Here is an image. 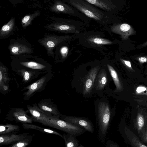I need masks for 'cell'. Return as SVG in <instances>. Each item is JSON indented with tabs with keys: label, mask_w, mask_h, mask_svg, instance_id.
Segmentation results:
<instances>
[{
	"label": "cell",
	"mask_w": 147,
	"mask_h": 147,
	"mask_svg": "<svg viewBox=\"0 0 147 147\" xmlns=\"http://www.w3.org/2000/svg\"><path fill=\"white\" fill-rule=\"evenodd\" d=\"M90 4L94 5L110 13L114 7L113 2L111 0H85Z\"/></svg>",
	"instance_id": "obj_19"
},
{
	"label": "cell",
	"mask_w": 147,
	"mask_h": 147,
	"mask_svg": "<svg viewBox=\"0 0 147 147\" xmlns=\"http://www.w3.org/2000/svg\"><path fill=\"white\" fill-rule=\"evenodd\" d=\"M10 65L13 70L24 69L42 74L51 73V65L41 57L23 54L11 56Z\"/></svg>",
	"instance_id": "obj_1"
},
{
	"label": "cell",
	"mask_w": 147,
	"mask_h": 147,
	"mask_svg": "<svg viewBox=\"0 0 147 147\" xmlns=\"http://www.w3.org/2000/svg\"><path fill=\"white\" fill-rule=\"evenodd\" d=\"M29 133H24L21 134H10L0 135V146L12 145L24 138Z\"/></svg>",
	"instance_id": "obj_16"
},
{
	"label": "cell",
	"mask_w": 147,
	"mask_h": 147,
	"mask_svg": "<svg viewBox=\"0 0 147 147\" xmlns=\"http://www.w3.org/2000/svg\"><path fill=\"white\" fill-rule=\"evenodd\" d=\"M147 94V88L143 86H139L136 89V92L138 94H141L144 92Z\"/></svg>",
	"instance_id": "obj_34"
},
{
	"label": "cell",
	"mask_w": 147,
	"mask_h": 147,
	"mask_svg": "<svg viewBox=\"0 0 147 147\" xmlns=\"http://www.w3.org/2000/svg\"><path fill=\"white\" fill-rule=\"evenodd\" d=\"M140 141L147 145V127L138 136Z\"/></svg>",
	"instance_id": "obj_32"
},
{
	"label": "cell",
	"mask_w": 147,
	"mask_h": 147,
	"mask_svg": "<svg viewBox=\"0 0 147 147\" xmlns=\"http://www.w3.org/2000/svg\"><path fill=\"white\" fill-rule=\"evenodd\" d=\"M75 35L59 36L53 34H46L44 37L39 39L37 42L46 49L48 56L54 58V49L59 45L72 40Z\"/></svg>",
	"instance_id": "obj_6"
},
{
	"label": "cell",
	"mask_w": 147,
	"mask_h": 147,
	"mask_svg": "<svg viewBox=\"0 0 147 147\" xmlns=\"http://www.w3.org/2000/svg\"><path fill=\"white\" fill-rule=\"evenodd\" d=\"M78 147H85L81 144H80V145L78 146Z\"/></svg>",
	"instance_id": "obj_37"
},
{
	"label": "cell",
	"mask_w": 147,
	"mask_h": 147,
	"mask_svg": "<svg viewBox=\"0 0 147 147\" xmlns=\"http://www.w3.org/2000/svg\"><path fill=\"white\" fill-rule=\"evenodd\" d=\"M63 1L66 2L86 16L93 19L100 24L105 25L110 24V13L98 9L85 0H67Z\"/></svg>",
	"instance_id": "obj_2"
},
{
	"label": "cell",
	"mask_w": 147,
	"mask_h": 147,
	"mask_svg": "<svg viewBox=\"0 0 147 147\" xmlns=\"http://www.w3.org/2000/svg\"><path fill=\"white\" fill-rule=\"evenodd\" d=\"M39 108L46 114L60 118L61 114L57 106L50 99H43L37 104Z\"/></svg>",
	"instance_id": "obj_14"
},
{
	"label": "cell",
	"mask_w": 147,
	"mask_h": 147,
	"mask_svg": "<svg viewBox=\"0 0 147 147\" xmlns=\"http://www.w3.org/2000/svg\"><path fill=\"white\" fill-rule=\"evenodd\" d=\"M5 119L18 123L32 124L33 121L31 116H29L23 108L19 107L13 108L8 112Z\"/></svg>",
	"instance_id": "obj_11"
},
{
	"label": "cell",
	"mask_w": 147,
	"mask_h": 147,
	"mask_svg": "<svg viewBox=\"0 0 147 147\" xmlns=\"http://www.w3.org/2000/svg\"><path fill=\"white\" fill-rule=\"evenodd\" d=\"M139 61L141 63H144L147 62V57H140L138 59Z\"/></svg>",
	"instance_id": "obj_36"
},
{
	"label": "cell",
	"mask_w": 147,
	"mask_h": 147,
	"mask_svg": "<svg viewBox=\"0 0 147 147\" xmlns=\"http://www.w3.org/2000/svg\"><path fill=\"white\" fill-rule=\"evenodd\" d=\"M59 46L60 47L59 50L57 48H55V58L58 57L60 55V57L63 59L65 58L67 55L68 52V49L65 46L60 47V44Z\"/></svg>",
	"instance_id": "obj_31"
},
{
	"label": "cell",
	"mask_w": 147,
	"mask_h": 147,
	"mask_svg": "<svg viewBox=\"0 0 147 147\" xmlns=\"http://www.w3.org/2000/svg\"><path fill=\"white\" fill-rule=\"evenodd\" d=\"M42 125L61 130L66 133L76 137L84 134L86 130L78 125L69 123L57 117L47 115L46 119Z\"/></svg>",
	"instance_id": "obj_5"
},
{
	"label": "cell",
	"mask_w": 147,
	"mask_h": 147,
	"mask_svg": "<svg viewBox=\"0 0 147 147\" xmlns=\"http://www.w3.org/2000/svg\"><path fill=\"white\" fill-rule=\"evenodd\" d=\"M120 60L121 62L126 66L130 69H132L131 64L130 61L122 59H120Z\"/></svg>",
	"instance_id": "obj_35"
},
{
	"label": "cell",
	"mask_w": 147,
	"mask_h": 147,
	"mask_svg": "<svg viewBox=\"0 0 147 147\" xmlns=\"http://www.w3.org/2000/svg\"><path fill=\"white\" fill-rule=\"evenodd\" d=\"M8 69L6 67L1 63L0 65V87L5 85H7L9 81L8 74Z\"/></svg>",
	"instance_id": "obj_27"
},
{
	"label": "cell",
	"mask_w": 147,
	"mask_h": 147,
	"mask_svg": "<svg viewBox=\"0 0 147 147\" xmlns=\"http://www.w3.org/2000/svg\"><path fill=\"white\" fill-rule=\"evenodd\" d=\"M63 136L65 147H78L79 145V141L76 138V136L67 133H64Z\"/></svg>",
	"instance_id": "obj_26"
},
{
	"label": "cell",
	"mask_w": 147,
	"mask_h": 147,
	"mask_svg": "<svg viewBox=\"0 0 147 147\" xmlns=\"http://www.w3.org/2000/svg\"><path fill=\"white\" fill-rule=\"evenodd\" d=\"M8 48L12 55L30 54L34 53L32 45L27 41L19 38L10 40Z\"/></svg>",
	"instance_id": "obj_9"
},
{
	"label": "cell",
	"mask_w": 147,
	"mask_h": 147,
	"mask_svg": "<svg viewBox=\"0 0 147 147\" xmlns=\"http://www.w3.org/2000/svg\"><path fill=\"white\" fill-rule=\"evenodd\" d=\"M147 45V41L144 43L143 45V46H144Z\"/></svg>",
	"instance_id": "obj_38"
},
{
	"label": "cell",
	"mask_w": 147,
	"mask_h": 147,
	"mask_svg": "<svg viewBox=\"0 0 147 147\" xmlns=\"http://www.w3.org/2000/svg\"><path fill=\"white\" fill-rule=\"evenodd\" d=\"M119 131L124 142L132 147H147L129 128L125 122L120 123L118 127Z\"/></svg>",
	"instance_id": "obj_7"
},
{
	"label": "cell",
	"mask_w": 147,
	"mask_h": 147,
	"mask_svg": "<svg viewBox=\"0 0 147 147\" xmlns=\"http://www.w3.org/2000/svg\"><path fill=\"white\" fill-rule=\"evenodd\" d=\"M86 43L88 44L89 46L98 48L105 45H111L113 43L110 40L99 37L98 35H90L86 37Z\"/></svg>",
	"instance_id": "obj_18"
},
{
	"label": "cell",
	"mask_w": 147,
	"mask_h": 147,
	"mask_svg": "<svg viewBox=\"0 0 147 147\" xmlns=\"http://www.w3.org/2000/svg\"><path fill=\"white\" fill-rule=\"evenodd\" d=\"M111 28L112 32L120 35L123 38H124L131 30V27L128 24L124 23L114 24L111 26Z\"/></svg>",
	"instance_id": "obj_22"
},
{
	"label": "cell",
	"mask_w": 147,
	"mask_h": 147,
	"mask_svg": "<svg viewBox=\"0 0 147 147\" xmlns=\"http://www.w3.org/2000/svg\"><path fill=\"white\" fill-rule=\"evenodd\" d=\"M36 134L28 135L24 138L11 145L8 147H26L30 144Z\"/></svg>",
	"instance_id": "obj_30"
},
{
	"label": "cell",
	"mask_w": 147,
	"mask_h": 147,
	"mask_svg": "<svg viewBox=\"0 0 147 147\" xmlns=\"http://www.w3.org/2000/svg\"><path fill=\"white\" fill-rule=\"evenodd\" d=\"M28 111L31 115V117L33 121L40 123L42 124L45 120L47 114L41 111L37 105L34 104L32 105L27 106Z\"/></svg>",
	"instance_id": "obj_17"
},
{
	"label": "cell",
	"mask_w": 147,
	"mask_h": 147,
	"mask_svg": "<svg viewBox=\"0 0 147 147\" xmlns=\"http://www.w3.org/2000/svg\"><path fill=\"white\" fill-rule=\"evenodd\" d=\"M128 127L138 136L147 127V113L144 110L138 111L132 123Z\"/></svg>",
	"instance_id": "obj_12"
},
{
	"label": "cell",
	"mask_w": 147,
	"mask_h": 147,
	"mask_svg": "<svg viewBox=\"0 0 147 147\" xmlns=\"http://www.w3.org/2000/svg\"><path fill=\"white\" fill-rule=\"evenodd\" d=\"M40 14V11H36L32 14L25 16L22 19L21 24L23 28H26L30 25L32 21L36 18L39 16Z\"/></svg>",
	"instance_id": "obj_28"
},
{
	"label": "cell",
	"mask_w": 147,
	"mask_h": 147,
	"mask_svg": "<svg viewBox=\"0 0 147 147\" xmlns=\"http://www.w3.org/2000/svg\"><path fill=\"white\" fill-rule=\"evenodd\" d=\"M112 117L108 105L105 102L100 103L96 115V129L98 138L102 143L106 141Z\"/></svg>",
	"instance_id": "obj_4"
},
{
	"label": "cell",
	"mask_w": 147,
	"mask_h": 147,
	"mask_svg": "<svg viewBox=\"0 0 147 147\" xmlns=\"http://www.w3.org/2000/svg\"><path fill=\"white\" fill-rule=\"evenodd\" d=\"M108 69L113 80L117 91H120L122 90L121 84L116 71L113 67L110 65L107 64Z\"/></svg>",
	"instance_id": "obj_29"
},
{
	"label": "cell",
	"mask_w": 147,
	"mask_h": 147,
	"mask_svg": "<svg viewBox=\"0 0 147 147\" xmlns=\"http://www.w3.org/2000/svg\"><path fill=\"white\" fill-rule=\"evenodd\" d=\"M107 82V76L104 69L100 70L96 78V88L98 90H101L106 85Z\"/></svg>",
	"instance_id": "obj_25"
},
{
	"label": "cell",
	"mask_w": 147,
	"mask_h": 147,
	"mask_svg": "<svg viewBox=\"0 0 147 147\" xmlns=\"http://www.w3.org/2000/svg\"><path fill=\"white\" fill-rule=\"evenodd\" d=\"M99 69L98 66L92 68L88 73L84 82L83 94H87L91 91Z\"/></svg>",
	"instance_id": "obj_15"
},
{
	"label": "cell",
	"mask_w": 147,
	"mask_h": 147,
	"mask_svg": "<svg viewBox=\"0 0 147 147\" xmlns=\"http://www.w3.org/2000/svg\"><path fill=\"white\" fill-rule=\"evenodd\" d=\"M60 119L82 127L86 131L91 133H93L94 131L93 124L90 120L86 118L61 115Z\"/></svg>",
	"instance_id": "obj_13"
},
{
	"label": "cell",
	"mask_w": 147,
	"mask_h": 147,
	"mask_svg": "<svg viewBox=\"0 0 147 147\" xmlns=\"http://www.w3.org/2000/svg\"><path fill=\"white\" fill-rule=\"evenodd\" d=\"M20 130V126L10 123L0 125V135L17 133Z\"/></svg>",
	"instance_id": "obj_24"
},
{
	"label": "cell",
	"mask_w": 147,
	"mask_h": 147,
	"mask_svg": "<svg viewBox=\"0 0 147 147\" xmlns=\"http://www.w3.org/2000/svg\"><path fill=\"white\" fill-rule=\"evenodd\" d=\"M20 75L23 78V82L26 84L37 78L41 73L34 71L24 69H21L15 71Z\"/></svg>",
	"instance_id": "obj_20"
},
{
	"label": "cell",
	"mask_w": 147,
	"mask_h": 147,
	"mask_svg": "<svg viewBox=\"0 0 147 147\" xmlns=\"http://www.w3.org/2000/svg\"><path fill=\"white\" fill-rule=\"evenodd\" d=\"M15 28V19L12 17L9 21L4 25L0 30V39L7 38L14 31Z\"/></svg>",
	"instance_id": "obj_21"
},
{
	"label": "cell",
	"mask_w": 147,
	"mask_h": 147,
	"mask_svg": "<svg viewBox=\"0 0 147 147\" xmlns=\"http://www.w3.org/2000/svg\"><path fill=\"white\" fill-rule=\"evenodd\" d=\"M52 75L51 73L47 74L36 82L24 88L23 90H27L23 94L24 99L28 100L36 92L44 90Z\"/></svg>",
	"instance_id": "obj_8"
},
{
	"label": "cell",
	"mask_w": 147,
	"mask_h": 147,
	"mask_svg": "<svg viewBox=\"0 0 147 147\" xmlns=\"http://www.w3.org/2000/svg\"><path fill=\"white\" fill-rule=\"evenodd\" d=\"M105 147H120L116 143L112 140L106 141Z\"/></svg>",
	"instance_id": "obj_33"
},
{
	"label": "cell",
	"mask_w": 147,
	"mask_h": 147,
	"mask_svg": "<svg viewBox=\"0 0 147 147\" xmlns=\"http://www.w3.org/2000/svg\"><path fill=\"white\" fill-rule=\"evenodd\" d=\"M22 125L24 128L26 130L29 129H35L43 133L57 135L62 138H63L62 135L55 130L43 128L34 124L30 123L23 124Z\"/></svg>",
	"instance_id": "obj_23"
},
{
	"label": "cell",
	"mask_w": 147,
	"mask_h": 147,
	"mask_svg": "<svg viewBox=\"0 0 147 147\" xmlns=\"http://www.w3.org/2000/svg\"><path fill=\"white\" fill-rule=\"evenodd\" d=\"M49 18L51 22L44 26L49 31L77 34L86 29L87 24L80 21L53 16Z\"/></svg>",
	"instance_id": "obj_3"
},
{
	"label": "cell",
	"mask_w": 147,
	"mask_h": 147,
	"mask_svg": "<svg viewBox=\"0 0 147 147\" xmlns=\"http://www.w3.org/2000/svg\"><path fill=\"white\" fill-rule=\"evenodd\" d=\"M49 9L51 11L55 13L68 14L84 20V16L82 15L77 10L61 1H55L53 5L49 7Z\"/></svg>",
	"instance_id": "obj_10"
}]
</instances>
